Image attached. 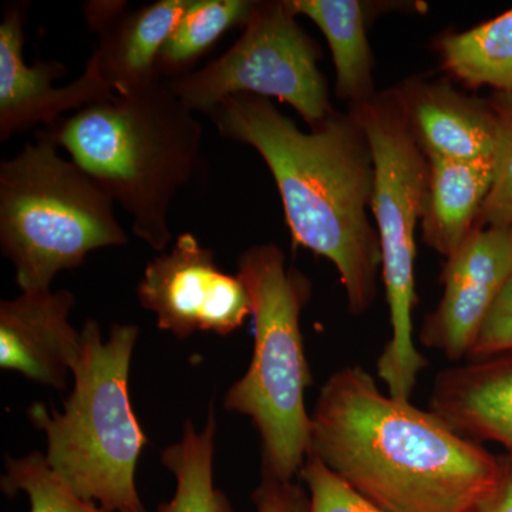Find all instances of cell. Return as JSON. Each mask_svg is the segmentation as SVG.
<instances>
[{"label": "cell", "mask_w": 512, "mask_h": 512, "mask_svg": "<svg viewBox=\"0 0 512 512\" xmlns=\"http://www.w3.org/2000/svg\"><path fill=\"white\" fill-rule=\"evenodd\" d=\"M512 276V227L476 228L446 259L439 305L421 325L424 348L458 362L470 356L485 319Z\"/></svg>", "instance_id": "obj_10"}, {"label": "cell", "mask_w": 512, "mask_h": 512, "mask_svg": "<svg viewBox=\"0 0 512 512\" xmlns=\"http://www.w3.org/2000/svg\"><path fill=\"white\" fill-rule=\"evenodd\" d=\"M299 474L308 487L309 512H386L357 493L312 453Z\"/></svg>", "instance_id": "obj_23"}, {"label": "cell", "mask_w": 512, "mask_h": 512, "mask_svg": "<svg viewBox=\"0 0 512 512\" xmlns=\"http://www.w3.org/2000/svg\"><path fill=\"white\" fill-rule=\"evenodd\" d=\"M188 3L158 0L134 10L124 8L93 29L99 35L93 55L114 94L128 96L164 82L158 72L160 53Z\"/></svg>", "instance_id": "obj_15"}, {"label": "cell", "mask_w": 512, "mask_h": 512, "mask_svg": "<svg viewBox=\"0 0 512 512\" xmlns=\"http://www.w3.org/2000/svg\"><path fill=\"white\" fill-rule=\"evenodd\" d=\"M141 306L158 328L187 339L197 332L231 335L252 316L251 296L238 275L221 271L212 249L191 232L175 239L146 266L137 288Z\"/></svg>", "instance_id": "obj_9"}, {"label": "cell", "mask_w": 512, "mask_h": 512, "mask_svg": "<svg viewBox=\"0 0 512 512\" xmlns=\"http://www.w3.org/2000/svg\"><path fill=\"white\" fill-rule=\"evenodd\" d=\"M116 202L46 131L0 163V249L22 292L49 291L101 248L124 247Z\"/></svg>", "instance_id": "obj_6"}, {"label": "cell", "mask_w": 512, "mask_h": 512, "mask_svg": "<svg viewBox=\"0 0 512 512\" xmlns=\"http://www.w3.org/2000/svg\"><path fill=\"white\" fill-rule=\"evenodd\" d=\"M296 18L289 0L256 2L242 35L224 55L165 83L195 114L210 116L228 97L252 94L289 104L313 127L335 109L319 69L322 47Z\"/></svg>", "instance_id": "obj_8"}, {"label": "cell", "mask_w": 512, "mask_h": 512, "mask_svg": "<svg viewBox=\"0 0 512 512\" xmlns=\"http://www.w3.org/2000/svg\"><path fill=\"white\" fill-rule=\"evenodd\" d=\"M311 453L386 512H470L501 474V461L431 410L383 393L362 366L320 389Z\"/></svg>", "instance_id": "obj_2"}, {"label": "cell", "mask_w": 512, "mask_h": 512, "mask_svg": "<svg viewBox=\"0 0 512 512\" xmlns=\"http://www.w3.org/2000/svg\"><path fill=\"white\" fill-rule=\"evenodd\" d=\"M417 144L427 158L493 160L497 117L490 101L447 80L413 79L397 86Z\"/></svg>", "instance_id": "obj_13"}, {"label": "cell", "mask_w": 512, "mask_h": 512, "mask_svg": "<svg viewBox=\"0 0 512 512\" xmlns=\"http://www.w3.org/2000/svg\"><path fill=\"white\" fill-rule=\"evenodd\" d=\"M76 298L67 289L22 292L0 302V366L63 390L82 355V332L69 322Z\"/></svg>", "instance_id": "obj_12"}, {"label": "cell", "mask_w": 512, "mask_h": 512, "mask_svg": "<svg viewBox=\"0 0 512 512\" xmlns=\"http://www.w3.org/2000/svg\"><path fill=\"white\" fill-rule=\"evenodd\" d=\"M28 3L5 8L0 23V141L37 124L53 126L67 111L92 106L114 96L104 80L99 60L92 55L74 82L56 87L66 76L63 63L49 60L28 66L23 59Z\"/></svg>", "instance_id": "obj_11"}, {"label": "cell", "mask_w": 512, "mask_h": 512, "mask_svg": "<svg viewBox=\"0 0 512 512\" xmlns=\"http://www.w3.org/2000/svg\"><path fill=\"white\" fill-rule=\"evenodd\" d=\"M251 296L254 353L245 375L229 387L224 407L252 420L262 444V473L292 481L311 454L306 389L312 373L301 329L312 296L308 276L286 266L275 244L249 247L238 274Z\"/></svg>", "instance_id": "obj_5"}, {"label": "cell", "mask_w": 512, "mask_h": 512, "mask_svg": "<svg viewBox=\"0 0 512 512\" xmlns=\"http://www.w3.org/2000/svg\"><path fill=\"white\" fill-rule=\"evenodd\" d=\"M210 117L222 137L255 148L264 158L293 245L332 262L352 315L369 311L379 292L382 251L367 212L375 165L355 114L333 110L302 131L271 100L237 94Z\"/></svg>", "instance_id": "obj_1"}, {"label": "cell", "mask_w": 512, "mask_h": 512, "mask_svg": "<svg viewBox=\"0 0 512 512\" xmlns=\"http://www.w3.org/2000/svg\"><path fill=\"white\" fill-rule=\"evenodd\" d=\"M255 0H190L161 50L158 72L164 82L194 72L195 63L225 33L244 28Z\"/></svg>", "instance_id": "obj_20"}, {"label": "cell", "mask_w": 512, "mask_h": 512, "mask_svg": "<svg viewBox=\"0 0 512 512\" xmlns=\"http://www.w3.org/2000/svg\"><path fill=\"white\" fill-rule=\"evenodd\" d=\"M82 336L63 412L35 404L30 420L46 433L47 463L74 493L109 512H147L136 487L147 437L128 393L138 328L114 325L104 342L99 323L87 320Z\"/></svg>", "instance_id": "obj_4"}, {"label": "cell", "mask_w": 512, "mask_h": 512, "mask_svg": "<svg viewBox=\"0 0 512 512\" xmlns=\"http://www.w3.org/2000/svg\"><path fill=\"white\" fill-rule=\"evenodd\" d=\"M430 410L467 439L500 443L512 458V352L440 372Z\"/></svg>", "instance_id": "obj_14"}, {"label": "cell", "mask_w": 512, "mask_h": 512, "mask_svg": "<svg viewBox=\"0 0 512 512\" xmlns=\"http://www.w3.org/2000/svg\"><path fill=\"white\" fill-rule=\"evenodd\" d=\"M215 421L214 407L207 424L198 431L190 420L183 439L161 453V463L174 474V497L157 512H234L227 495L214 484Z\"/></svg>", "instance_id": "obj_19"}, {"label": "cell", "mask_w": 512, "mask_h": 512, "mask_svg": "<svg viewBox=\"0 0 512 512\" xmlns=\"http://www.w3.org/2000/svg\"><path fill=\"white\" fill-rule=\"evenodd\" d=\"M252 501L256 512H309V494L301 485L264 473Z\"/></svg>", "instance_id": "obj_25"}, {"label": "cell", "mask_w": 512, "mask_h": 512, "mask_svg": "<svg viewBox=\"0 0 512 512\" xmlns=\"http://www.w3.org/2000/svg\"><path fill=\"white\" fill-rule=\"evenodd\" d=\"M119 204L136 237L163 254L171 205L202 165V124L168 84L94 103L45 128Z\"/></svg>", "instance_id": "obj_3"}, {"label": "cell", "mask_w": 512, "mask_h": 512, "mask_svg": "<svg viewBox=\"0 0 512 512\" xmlns=\"http://www.w3.org/2000/svg\"><path fill=\"white\" fill-rule=\"evenodd\" d=\"M470 512H512V458L501 461V474L497 484Z\"/></svg>", "instance_id": "obj_26"}, {"label": "cell", "mask_w": 512, "mask_h": 512, "mask_svg": "<svg viewBox=\"0 0 512 512\" xmlns=\"http://www.w3.org/2000/svg\"><path fill=\"white\" fill-rule=\"evenodd\" d=\"M490 101L497 117L494 180L481 211L478 228L512 227V96L494 93Z\"/></svg>", "instance_id": "obj_22"}, {"label": "cell", "mask_w": 512, "mask_h": 512, "mask_svg": "<svg viewBox=\"0 0 512 512\" xmlns=\"http://www.w3.org/2000/svg\"><path fill=\"white\" fill-rule=\"evenodd\" d=\"M0 487L9 497L28 495L29 512H109L74 493L72 487L49 466L46 454L6 457Z\"/></svg>", "instance_id": "obj_21"}, {"label": "cell", "mask_w": 512, "mask_h": 512, "mask_svg": "<svg viewBox=\"0 0 512 512\" xmlns=\"http://www.w3.org/2000/svg\"><path fill=\"white\" fill-rule=\"evenodd\" d=\"M365 131L375 165L372 211L382 251V279L392 336L377 359L387 393L410 400L429 362L414 343L416 229L430 190V161L417 144L396 87L350 107Z\"/></svg>", "instance_id": "obj_7"}, {"label": "cell", "mask_w": 512, "mask_h": 512, "mask_svg": "<svg viewBox=\"0 0 512 512\" xmlns=\"http://www.w3.org/2000/svg\"><path fill=\"white\" fill-rule=\"evenodd\" d=\"M296 15L311 19L328 40L336 94L359 106L376 96L373 56L367 39L370 6L359 0H289Z\"/></svg>", "instance_id": "obj_17"}, {"label": "cell", "mask_w": 512, "mask_h": 512, "mask_svg": "<svg viewBox=\"0 0 512 512\" xmlns=\"http://www.w3.org/2000/svg\"><path fill=\"white\" fill-rule=\"evenodd\" d=\"M443 69L468 87L512 96V9L476 28L437 40Z\"/></svg>", "instance_id": "obj_18"}, {"label": "cell", "mask_w": 512, "mask_h": 512, "mask_svg": "<svg viewBox=\"0 0 512 512\" xmlns=\"http://www.w3.org/2000/svg\"><path fill=\"white\" fill-rule=\"evenodd\" d=\"M505 352H512V276L485 319L468 357L478 359Z\"/></svg>", "instance_id": "obj_24"}, {"label": "cell", "mask_w": 512, "mask_h": 512, "mask_svg": "<svg viewBox=\"0 0 512 512\" xmlns=\"http://www.w3.org/2000/svg\"><path fill=\"white\" fill-rule=\"evenodd\" d=\"M430 190L421 221L424 245L448 259L478 228L494 180V161L429 158Z\"/></svg>", "instance_id": "obj_16"}]
</instances>
